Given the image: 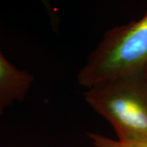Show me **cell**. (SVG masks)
<instances>
[{"label":"cell","mask_w":147,"mask_h":147,"mask_svg":"<svg viewBox=\"0 0 147 147\" xmlns=\"http://www.w3.org/2000/svg\"><path fill=\"white\" fill-rule=\"evenodd\" d=\"M84 97L113 127L118 141L147 142V68L86 89Z\"/></svg>","instance_id":"cell-1"},{"label":"cell","mask_w":147,"mask_h":147,"mask_svg":"<svg viewBox=\"0 0 147 147\" xmlns=\"http://www.w3.org/2000/svg\"><path fill=\"white\" fill-rule=\"evenodd\" d=\"M147 68V11L105 32L78 74L86 89Z\"/></svg>","instance_id":"cell-2"},{"label":"cell","mask_w":147,"mask_h":147,"mask_svg":"<svg viewBox=\"0 0 147 147\" xmlns=\"http://www.w3.org/2000/svg\"><path fill=\"white\" fill-rule=\"evenodd\" d=\"M34 76L16 68L0 52V115L15 100H22L28 93Z\"/></svg>","instance_id":"cell-3"},{"label":"cell","mask_w":147,"mask_h":147,"mask_svg":"<svg viewBox=\"0 0 147 147\" xmlns=\"http://www.w3.org/2000/svg\"><path fill=\"white\" fill-rule=\"evenodd\" d=\"M90 147H147V142L127 143L114 140L100 133L88 132Z\"/></svg>","instance_id":"cell-4"}]
</instances>
